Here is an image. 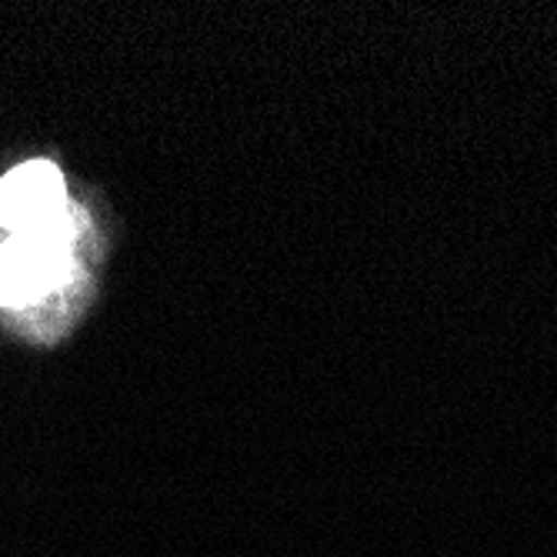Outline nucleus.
Wrapping results in <instances>:
<instances>
[{"mask_svg":"<svg viewBox=\"0 0 557 557\" xmlns=\"http://www.w3.org/2000/svg\"><path fill=\"white\" fill-rule=\"evenodd\" d=\"M71 221L61 214L44 227L14 234L0 247V304H27L44 297L64 277Z\"/></svg>","mask_w":557,"mask_h":557,"instance_id":"f257e3e1","label":"nucleus"},{"mask_svg":"<svg viewBox=\"0 0 557 557\" xmlns=\"http://www.w3.org/2000/svg\"><path fill=\"white\" fill-rule=\"evenodd\" d=\"M64 214V177L54 164L34 161L0 181V224L14 234L44 227Z\"/></svg>","mask_w":557,"mask_h":557,"instance_id":"f03ea898","label":"nucleus"}]
</instances>
